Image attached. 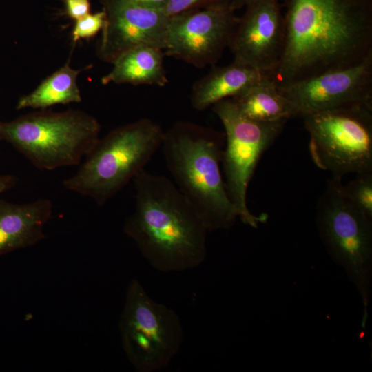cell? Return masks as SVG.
<instances>
[{"mask_svg":"<svg viewBox=\"0 0 372 372\" xmlns=\"http://www.w3.org/2000/svg\"><path fill=\"white\" fill-rule=\"evenodd\" d=\"M81 72L67 63L45 78L32 92L20 97L16 109L45 110L59 104L81 103L82 97L77 85Z\"/></svg>","mask_w":372,"mask_h":372,"instance_id":"obj_18","label":"cell"},{"mask_svg":"<svg viewBox=\"0 0 372 372\" xmlns=\"http://www.w3.org/2000/svg\"><path fill=\"white\" fill-rule=\"evenodd\" d=\"M134 3L145 8L163 11L167 0H131Z\"/></svg>","mask_w":372,"mask_h":372,"instance_id":"obj_23","label":"cell"},{"mask_svg":"<svg viewBox=\"0 0 372 372\" xmlns=\"http://www.w3.org/2000/svg\"><path fill=\"white\" fill-rule=\"evenodd\" d=\"M245 7L229 45L234 60L272 77L285 42L280 4L278 0H252Z\"/></svg>","mask_w":372,"mask_h":372,"instance_id":"obj_13","label":"cell"},{"mask_svg":"<svg viewBox=\"0 0 372 372\" xmlns=\"http://www.w3.org/2000/svg\"><path fill=\"white\" fill-rule=\"evenodd\" d=\"M252 0H231L230 6L234 10H236L244 8Z\"/></svg>","mask_w":372,"mask_h":372,"instance_id":"obj_25","label":"cell"},{"mask_svg":"<svg viewBox=\"0 0 372 372\" xmlns=\"http://www.w3.org/2000/svg\"><path fill=\"white\" fill-rule=\"evenodd\" d=\"M345 195L372 219V171L357 174L346 185L342 184Z\"/></svg>","mask_w":372,"mask_h":372,"instance_id":"obj_19","label":"cell"},{"mask_svg":"<svg viewBox=\"0 0 372 372\" xmlns=\"http://www.w3.org/2000/svg\"><path fill=\"white\" fill-rule=\"evenodd\" d=\"M231 99L240 112L253 121L273 122L298 116L292 103L282 95L269 75Z\"/></svg>","mask_w":372,"mask_h":372,"instance_id":"obj_17","label":"cell"},{"mask_svg":"<svg viewBox=\"0 0 372 372\" xmlns=\"http://www.w3.org/2000/svg\"><path fill=\"white\" fill-rule=\"evenodd\" d=\"M16 183L15 176L0 174V194L12 188Z\"/></svg>","mask_w":372,"mask_h":372,"instance_id":"obj_24","label":"cell"},{"mask_svg":"<svg viewBox=\"0 0 372 372\" xmlns=\"http://www.w3.org/2000/svg\"><path fill=\"white\" fill-rule=\"evenodd\" d=\"M315 165L341 179L372 171V104L301 116Z\"/></svg>","mask_w":372,"mask_h":372,"instance_id":"obj_7","label":"cell"},{"mask_svg":"<svg viewBox=\"0 0 372 372\" xmlns=\"http://www.w3.org/2000/svg\"><path fill=\"white\" fill-rule=\"evenodd\" d=\"M133 180L134 208L125 221V234L158 271L200 265L207 254L208 230L174 182L145 169Z\"/></svg>","mask_w":372,"mask_h":372,"instance_id":"obj_2","label":"cell"},{"mask_svg":"<svg viewBox=\"0 0 372 372\" xmlns=\"http://www.w3.org/2000/svg\"><path fill=\"white\" fill-rule=\"evenodd\" d=\"M52 214V203L48 199L22 204L0 200V255L42 240Z\"/></svg>","mask_w":372,"mask_h":372,"instance_id":"obj_14","label":"cell"},{"mask_svg":"<svg viewBox=\"0 0 372 372\" xmlns=\"http://www.w3.org/2000/svg\"><path fill=\"white\" fill-rule=\"evenodd\" d=\"M66 13L76 21L90 13V0H65Z\"/></svg>","mask_w":372,"mask_h":372,"instance_id":"obj_22","label":"cell"},{"mask_svg":"<svg viewBox=\"0 0 372 372\" xmlns=\"http://www.w3.org/2000/svg\"><path fill=\"white\" fill-rule=\"evenodd\" d=\"M211 107L225 129L222 164L228 195L238 218L245 224L257 227L265 223L267 216L250 212L247 205V189L262 155L281 133L287 120H251L240 112L231 98L221 100Z\"/></svg>","mask_w":372,"mask_h":372,"instance_id":"obj_9","label":"cell"},{"mask_svg":"<svg viewBox=\"0 0 372 372\" xmlns=\"http://www.w3.org/2000/svg\"><path fill=\"white\" fill-rule=\"evenodd\" d=\"M164 56V50L161 48L136 46L120 55L101 82L104 85L113 83L164 87L169 82L163 65Z\"/></svg>","mask_w":372,"mask_h":372,"instance_id":"obj_16","label":"cell"},{"mask_svg":"<svg viewBox=\"0 0 372 372\" xmlns=\"http://www.w3.org/2000/svg\"><path fill=\"white\" fill-rule=\"evenodd\" d=\"M105 24L96 45L101 61L113 63L122 54L139 45L165 50L169 17L131 0H101Z\"/></svg>","mask_w":372,"mask_h":372,"instance_id":"obj_12","label":"cell"},{"mask_svg":"<svg viewBox=\"0 0 372 372\" xmlns=\"http://www.w3.org/2000/svg\"><path fill=\"white\" fill-rule=\"evenodd\" d=\"M316 222L331 258L345 269L362 297L364 327L372 271V219L345 195L341 179L332 178L318 201Z\"/></svg>","mask_w":372,"mask_h":372,"instance_id":"obj_6","label":"cell"},{"mask_svg":"<svg viewBox=\"0 0 372 372\" xmlns=\"http://www.w3.org/2000/svg\"><path fill=\"white\" fill-rule=\"evenodd\" d=\"M103 10L96 13H90L81 19L75 21L72 31V39L74 43L81 39H90L102 30L105 24Z\"/></svg>","mask_w":372,"mask_h":372,"instance_id":"obj_20","label":"cell"},{"mask_svg":"<svg viewBox=\"0 0 372 372\" xmlns=\"http://www.w3.org/2000/svg\"><path fill=\"white\" fill-rule=\"evenodd\" d=\"M230 1L169 17L166 56L196 68L214 65L229 47L239 21Z\"/></svg>","mask_w":372,"mask_h":372,"instance_id":"obj_10","label":"cell"},{"mask_svg":"<svg viewBox=\"0 0 372 372\" xmlns=\"http://www.w3.org/2000/svg\"><path fill=\"white\" fill-rule=\"evenodd\" d=\"M278 85L360 63L372 55V0H284Z\"/></svg>","mask_w":372,"mask_h":372,"instance_id":"obj_1","label":"cell"},{"mask_svg":"<svg viewBox=\"0 0 372 372\" xmlns=\"http://www.w3.org/2000/svg\"><path fill=\"white\" fill-rule=\"evenodd\" d=\"M164 132L148 118L114 129L99 138L63 187L104 205L144 169L161 147Z\"/></svg>","mask_w":372,"mask_h":372,"instance_id":"obj_4","label":"cell"},{"mask_svg":"<svg viewBox=\"0 0 372 372\" xmlns=\"http://www.w3.org/2000/svg\"><path fill=\"white\" fill-rule=\"evenodd\" d=\"M225 133L188 121L164 132L161 149L174 183L208 231L228 229L238 218L220 170Z\"/></svg>","mask_w":372,"mask_h":372,"instance_id":"obj_3","label":"cell"},{"mask_svg":"<svg viewBox=\"0 0 372 372\" xmlns=\"http://www.w3.org/2000/svg\"><path fill=\"white\" fill-rule=\"evenodd\" d=\"M100 132L95 117L76 110H41L0 121V139L41 170L80 165L99 139Z\"/></svg>","mask_w":372,"mask_h":372,"instance_id":"obj_5","label":"cell"},{"mask_svg":"<svg viewBox=\"0 0 372 372\" xmlns=\"http://www.w3.org/2000/svg\"><path fill=\"white\" fill-rule=\"evenodd\" d=\"M298 116L372 104V55L355 65L278 85Z\"/></svg>","mask_w":372,"mask_h":372,"instance_id":"obj_11","label":"cell"},{"mask_svg":"<svg viewBox=\"0 0 372 372\" xmlns=\"http://www.w3.org/2000/svg\"><path fill=\"white\" fill-rule=\"evenodd\" d=\"M268 75L243 63L234 61L229 65L214 67L193 85L191 105L203 111L217 102L236 96Z\"/></svg>","mask_w":372,"mask_h":372,"instance_id":"obj_15","label":"cell"},{"mask_svg":"<svg viewBox=\"0 0 372 372\" xmlns=\"http://www.w3.org/2000/svg\"><path fill=\"white\" fill-rule=\"evenodd\" d=\"M226 1L231 0H167L163 12L171 17L189 10Z\"/></svg>","mask_w":372,"mask_h":372,"instance_id":"obj_21","label":"cell"},{"mask_svg":"<svg viewBox=\"0 0 372 372\" xmlns=\"http://www.w3.org/2000/svg\"><path fill=\"white\" fill-rule=\"evenodd\" d=\"M119 329L125 353L139 372L165 368L178 353L183 338L178 315L152 299L136 280L127 288Z\"/></svg>","mask_w":372,"mask_h":372,"instance_id":"obj_8","label":"cell"}]
</instances>
